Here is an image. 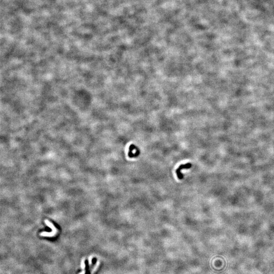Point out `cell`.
<instances>
[{
    "instance_id": "6da1fadb",
    "label": "cell",
    "mask_w": 274,
    "mask_h": 274,
    "mask_svg": "<svg viewBox=\"0 0 274 274\" xmlns=\"http://www.w3.org/2000/svg\"><path fill=\"white\" fill-rule=\"evenodd\" d=\"M45 222L46 224L52 229V231L51 232H41L40 233V235L41 236H49V237H52V236H54L56 234V233L57 232V230L56 228V227L52 223V222H51L50 221H49L48 220H45Z\"/></svg>"
},
{
    "instance_id": "7a4b0ae2",
    "label": "cell",
    "mask_w": 274,
    "mask_h": 274,
    "mask_svg": "<svg viewBox=\"0 0 274 274\" xmlns=\"http://www.w3.org/2000/svg\"><path fill=\"white\" fill-rule=\"evenodd\" d=\"M192 167V164L190 163H187L180 165L178 168L176 169V173L177 176L179 180H182L184 178L183 174L181 172V170L183 169H189Z\"/></svg>"
},
{
    "instance_id": "3957f363",
    "label": "cell",
    "mask_w": 274,
    "mask_h": 274,
    "mask_svg": "<svg viewBox=\"0 0 274 274\" xmlns=\"http://www.w3.org/2000/svg\"><path fill=\"white\" fill-rule=\"evenodd\" d=\"M140 153V150L136 146L134 145H131L129 147L128 156L130 158H135L139 156Z\"/></svg>"
},
{
    "instance_id": "277c9868",
    "label": "cell",
    "mask_w": 274,
    "mask_h": 274,
    "mask_svg": "<svg viewBox=\"0 0 274 274\" xmlns=\"http://www.w3.org/2000/svg\"><path fill=\"white\" fill-rule=\"evenodd\" d=\"M98 265H99V262H98V261H97V263H96V265H95V266H94V267L93 269L92 270V272H91V274H93V273L94 272V271H95V270H96L97 269V268H98Z\"/></svg>"
}]
</instances>
